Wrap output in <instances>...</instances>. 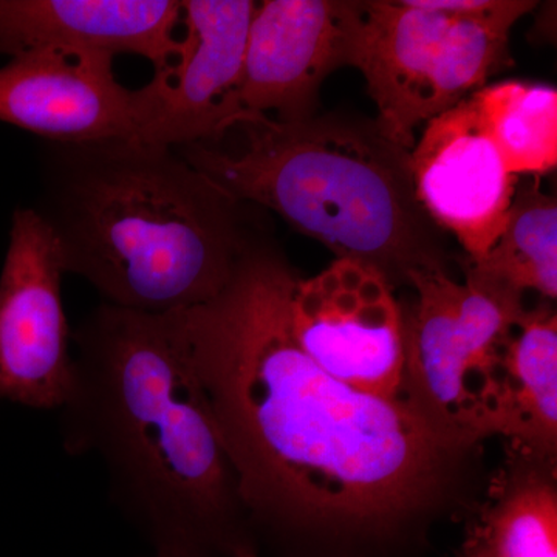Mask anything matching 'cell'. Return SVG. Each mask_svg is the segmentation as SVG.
I'll use <instances>...</instances> for the list:
<instances>
[{
  "mask_svg": "<svg viewBox=\"0 0 557 557\" xmlns=\"http://www.w3.org/2000/svg\"><path fill=\"white\" fill-rule=\"evenodd\" d=\"M364 0H265L249 25L239 120L317 115L322 83L354 67Z\"/></svg>",
  "mask_w": 557,
  "mask_h": 557,
  "instance_id": "obj_10",
  "label": "cell"
},
{
  "mask_svg": "<svg viewBox=\"0 0 557 557\" xmlns=\"http://www.w3.org/2000/svg\"><path fill=\"white\" fill-rule=\"evenodd\" d=\"M175 149L237 200L274 212L336 259L372 265L392 285L445 270L442 234L413 189L410 150L376 120L249 116L218 141Z\"/></svg>",
  "mask_w": 557,
  "mask_h": 557,
  "instance_id": "obj_4",
  "label": "cell"
},
{
  "mask_svg": "<svg viewBox=\"0 0 557 557\" xmlns=\"http://www.w3.org/2000/svg\"><path fill=\"white\" fill-rule=\"evenodd\" d=\"M475 533L496 557H557V491L537 472L500 486Z\"/></svg>",
  "mask_w": 557,
  "mask_h": 557,
  "instance_id": "obj_17",
  "label": "cell"
},
{
  "mask_svg": "<svg viewBox=\"0 0 557 557\" xmlns=\"http://www.w3.org/2000/svg\"><path fill=\"white\" fill-rule=\"evenodd\" d=\"M296 278L270 242L215 298L183 311L194 369L249 519L386 530L437 494L456 449L406 395L347 386L299 347Z\"/></svg>",
  "mask_w": 557,
  "mask_h": 557,
  "instance_id": "obj_1",
  "label": "cell"
},
{
  "mask_svg": "<svg viewBox=\"0 0 557 557\" xmlns=\"http://www.w3.org/2000/svg\"><path fill=\"white\" fill-rule=\"evenodd\" d=\"M183 311L101 302L72 330L62 446L100 461L110 500L153 556L233 557L251 547L247 509L190 359Z\"/></svg>",
  "mask_w": 557,
  "mask_h": 557,
  "instance_id": "obj_2",
  "label": "cell"
},
{
  "mask_svg": "<svg viewBox=\"0 0 557 557\" xmlns=\"http://www.w3.org/2000/svg\"><path fill=\"white\" fill-rule=\"evenodd\" d=\"M509 32L418 0L364 2L354 67L364 76L380 126L412 150L416 131L456 108L507 67Z\"/></svg>",
  "mask_w": 557,
  "mask_h": 557,
  "instance_id": "obj_6",
  "label": "cell"
},
{
  "mask_svg": "<svg viewBox=\"0 0 557 557\" xmlns=\"http://www.w3.org/2000/svg\"><path fill=\"white\" fill-rule=\"evenodd\" d=\"M60 251L33 208L14 212L0 274V399L58 410L73 379Z\"/></svg>",
  "mask_w": 557,
  "mask_h": 557,
  "instance_id": "obj_9",
  "label": "cell"
},
{
  "mask_svg": "<svg viewBox=\"0 0 557 557\" xmlns=\"http://www.w3.org/2000/svg\"><path fill=\"white\" fill-rule=\"evenodd\" d=\"M463 271L518 293L533 289L542 298L557 296V201L542 189L541 177H519L507 223L490 251Z\"/></svg>",
  "mask_w": 557,
  "mask_h": 557,
  "instance_id": "obj_15",
  "label": "cell"
},
{
  "mask_svg": "<svg viewBox=\"0 0 557 557\" xmlns=\"http://www.w3.org/2000/svg\"><path fill=\"white\" fill-rule=\"evenodd\" d=\"M35 207L62 270L101 302L168 313L219 295L270 244L260 209L237 200L175 148L134 138L44 149Z\"/></svg>",
  "mask_w": 557,
  "mask_h": 557,
  "instance_id": "obj_3",
  "label": "cell"
},
{
  "mask_svg": "<svg viewBox=\"0 0 557 557\" xmlns=\"http://www.w3.org/2000/svg\"><path fill=\"white\" fill-rule=\"evenodd\" d=\"M413 189L438 230L482 259L500 236L518 186L469 98L424 124L410 150Z\"/></svg>",
  "mask_w": 557,
  "mask_h": 557,
  "instance_id": "obj_11",
  "label": "cell"
},
{
  "mask_svg": "<svg viewBox=\"0 0 557 557\" xmlns=\"http://www.w3.org/2000/svg\"><path fill=\"white\" fill-rule=\"evenodd\" d=\"M409 278L417 289L405 317L406 395L454 449L493 437L498 366L527 309L522 293L465 271Z\"/></svg>",
  "mask_w": 557,
  "mask_h": 557,
  "instance_id": "obj_5",
  "label": "cell"
},
{
  "mask_svg": "<svg viewBox=\"0 0 557 557\" xmlns=\"http://www.w3.org/2000/svg\"><path fill=\"white\" fill-rule=\"evenodd\" d=\"M480 124L511 174H548L557 164V90L509 79L486 84L469 97Z\"/></svg>",
  "mask_w": 557,
  "mask_h": 557,
  "instance_id": "obj_16",
  "label": "cell"
},
{
  "mask_svg": "<svg viewBox=\"0 0 557 557\" xmlns=\"http://www.w3.org/2000/svg\"><path fill=\"white\" fill-rule=\"evenodd\" d=\"M152 557H161V556H152Z\"/></svg>",
  "mask_w": 557,
  "mask_h": 557,
  "instance_id": "obj_21",
  "label": "cell"
},
{
  "mask_svg": "<svg viewBox=\"0 0 557 557\" xmlns=\"http://www.w3.org/2000/svg\"><path fill=\"white\" fill-rule=\"evenodd\" d=\"M115 58L40 49L0 69V121L54 145L134 137V90L113 73Z\"/></svg>",
  "mask_w": 557,
  "mask_h": 557,
  "instance_id": "obj_12",
  "label": "cell"
},
{
  "mask_svg": "<svg viewBox=\"0 0 557 557\" xmlns=\"http://www.w3.org/2000/svg\"><path fill=\"white\" fill-rule=\"evenodd\" d=\"M426 9L446 16L511 32L516 22L537 7L531 0H418Z\"/></svg>",
  "mask_w": 557,
  "mask_h": 557,
  "instance_id": "obj_18",
  "label": "cell"
},
{
  "mask_svg": "<svg viewBox=\"0 0 557 557\" xmlns=\"http://www.w3.org/2000/svg\"><path fill=\"white\" fill-rule=\"evenodd\" d=\"M460 557H496L491 548L487 547L485 541L479 536L478 533H472V536L468 539L467 545L463 547V553Z\"/></svg>",
  "mask_w": 557,
  "mask_h": 557,
  "instance_id": "obj_19",
  "label": "cell"
},
{
  "mask_svg": "<svg viewBox=\"0 0 557 557\" xmlns=\"http://www.w3.org/2000/svg\"><path fill=\"white\" fill-rule=\"evenodd\" d=\"M288 313L296 343L330 376L380 397L405 395V314L381 271L335 259L296 278Z\"/></svg>",
  "mask_w": 557,
  "mask_h": 557,
  "instance_id": "obj_8",
  "label": "cell"
},
{
  "mask_svg": "<svg viewBox=\"0 0 557 557\" xmlns=\"http://www.w3.org/2000/svg\"><path fill=\"white\" fill-rule=\"evenodd\" d=\"M493 435L511 440L536 460L556 458L557 318L549 306L527 309L505 343Z\"/></svg>",
  "mask_w": 557,
  "mask_h": 557,
  "instance_id": "obj_14",
  "label": "cell"
},
{
  "mask_svg": "<svg viewBox=\"0 0 557 557\" xmlns=\"http://www.w3.org/2000/svg\"><path fill=\"white\" fill-rule=\"evenodd\" d=\"M182 14L175 0H0V54L131 53L159 70L177 53Z\"/></svg>",
  "mask_w": 557,
  "mask_h": 557,
  "instance_id": "obj_13",
  "label": "cell"
},
{
  "mask_svg": "<svg viewBox=\"0 0 557 557\" xmlns=\"http://www.w3.org/2000/svg\"><path fill=\"white\" fill-rule=\"evenodd\" d=\"M233 557H260L252 547H242L234 552Z\"/></svg>",
  "mask_w": 557,
  "mask_h": 557,
  "instance_id": "obj_20",
  "label": "cell"
},
{
  "mask_svg": "<svg viewBox=\"0 0 557 557\" xmlns=\"http://www.w3.org/2000/svg\"><path fill=\"white\" fill-rule=\"evenodd\" d=\"M251 0H185L177 53L134 90V139L183 148L222 138L239 120Z\"/></svg>",
  "mask_w": 557,
  "mask_h": 557,
  "instance_id": "obj_7",
  "label": "cell"
}]
</instances>
